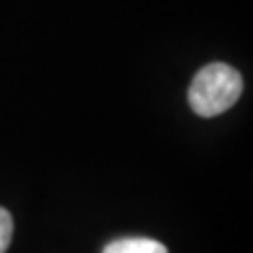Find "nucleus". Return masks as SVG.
<instances>
[{"instance_id": "obj_1", "label": "nucleus", "mask_w": 253, "mask_h": 253, "mask_svg": "<svg viewBox=\"0 0 253 253\" xmlns=\"http://www.w3.org/2000/svg\"><path fill=\"white\" fill-rule=\"evenodd\" d=\"M243 93V76L228 63H209L199 70L188 89V104L199 116L211 118L230 110Z\"/></svg>"}, {"instance_id": "obj_2", "label": "nucleus", "mask_w": 253, "mask_h": 253, "mask_svg": "<svg viewBox=\"0 0 253 253\" xmlns=\"http://www.w3.org/2000/svg\"><path fill=\"white\" fill-rule=\"evenodd\" d=\"M101 253H169L163 243L146 236H129L108 243Z\"/></svg>"}, {"instance_id": "obj_3", "label": "nucleus", "mask_w": 253, "mask_h": 253, "mask_svg": "<svg viewBox=\"0 0 253 253\" xmlns=\"http://www.w3.org/2000/svg\"><path fill=\"white\" fill-rule=\"evenodd\" d=\"M13 239V217L11 213L0 207V253H6Z\"/></svg>"}]
</instances>
